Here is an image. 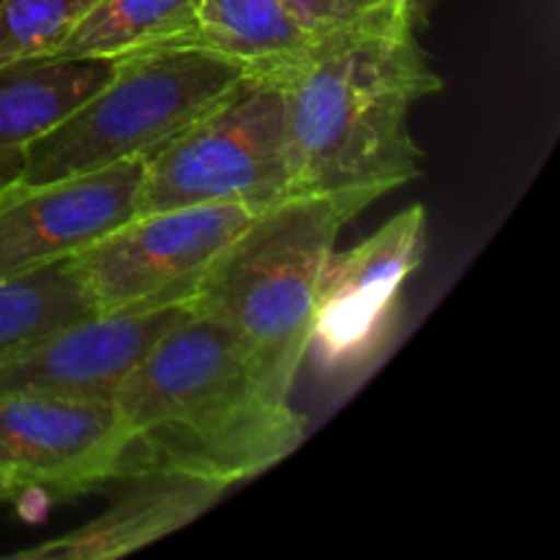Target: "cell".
Segmentation results:
<instances>
[{
  "instance_id": "8fae6325",
  "label": "cell",
  "mask_w": 560,
  "mask_h": 560,
  "mask_svg": "<svg viewBox=\"0 0 560 560\" xmlns=\"http://www.w3.org/2000/svg\"><path fill=\"white\" fill-rule=\"evenodd\" d=\"M126 490L91 523L49 539L44 545L14 552L33 560H115L131 556L222 501L230 485L184 470H145L124 479Z\"/></svg>"
},
{
  "instance_id": "6da1fadb",
  "label": "cell",
  "mask_w": 560,
  "mask_h": 560,
  "mask_svg": "<svg viewBox=\"0 0 560 560\" xmlns=\"http://www.w3.org/2000/svg\"><path fill=\"white\" fill-rule=\"evenodd\" d=\"M129 435L120 481L145 470H184L233 487L282 463L306 419L262 386L252 350L222 323H175L115 388Z\"/></svg>"
},
{
  "instance_id": "30bf717a",
  "label": "cell",
  "mask_w": 560,
  "mask_h": 560,
  "mask_svg": "<svg viewBox=\"0 0 560 560\" xmlns=\"http://www.w3.org/2000/svg\"><path fill=\"white\" fill-rule=\"evenodd\" d=\"M186 315V301H162L69 323L0 359V397L58 394L113 399L142 355Z\"/></svg>"
},
{
  "instance_id": "52a82bcc",
  "label": "cell",
  "mask_w": 560,
  "mask_h": 560,
  "mask_svg": "<svg viewBox=\"0 0 560 560\" xmlns=\"http://www.w3.org/2000/svg\"><path fill=\"white\" fill-rule=\"evenodd\" d=\"M427 211L410 206L342 255H331L317 290L310 350L323 375L359 377L386 353L402 288L424 262Z\"/></svg>"
},
{
  "instance_id": "9c48e42d",
  "label": "cell",
  "mask_w": 560,
  "mask_h": 560,
  "mask_svg": "<svg viewBox=\"0 0 560 560\" xmlns=\"http://www.w3.org/2000/svg\"><path fill=\"white\" fill-rule=\"evenodd\" d=\"M145 156L0 189V282L69 260L140 213Z\"/></svg>"
},
{
  "instance_id": "5bb4252c",
  "label": "cell",
  "mask_w": 560,
  "mask_h": 560,
  "mask_svg": "<svg viewBox=\"0 0 560 560\" xmlns=\"http://www.w3.org/2000/svg\"><path fill=\"white\" fill-rule=\"evenodd\" d=\"M202 0H96L49 55L107 58L167 44H189L197 33Z\"/></svg>"
},
{
  "instance_id": "7a4b0ae2",
  "label": "cell",
  "mask_w": 560,
  "mask_h": 560,
  "mask_svg": "<svg viewBox=\"0 0 560 560\" xmlns=\"http://www.w3.org/2000/svg\"><path fill=\"white\" fill-rule=\"evenodd\" d=\"M293 195L399 189L421 173L410 109L443 88L413 31L372 27L317 38L279 77Z\"/></svg>"
},
{
  "instance_id": "e0dca14e",
  "label": "cell",
  "mask_w": 560,
  "mask_h": 560,
  "mask_svg": "<svg viewBox=\"0 0 560 560\" xmlns=\"http://www.w3.org/2000/svg\"><path fill=\"white\" fill-rule=\"evenodd\" d=\"M284 5L315 42L392 25V0H284Z\"/></svg>"
},
{
  "instance_id": "d6986e66",
  "label": "cell",
  "mask_w": 560,
  "mask_h": 560,
  "mask_svg": "<svg viewBox=\"0 0 560 560\" xmlns=\"http://www.w3.org/2000/svg\"><path fill=\"white\" fill-rule=\"evenodd\" d=\"M22 492H27L25 487L22 485H16L14 479H9V476H3L0 474V503H5V501H14L16 495H22Z\"/></svg>"
},
{
  "instance_id": "9a60e30c",
  "label": "cell",
  "mask_w": 560,
  "mask_h": 560,
  "mask_svg": "<svg viewBox=\"0 0 560 560\" xmlns=\"http://www.w3.org/2000/svg\"><path fill=\"white\" fill-rule=\"evenodd\" d=\"M98 315L69 260L0 282V359L14 350Z\"/></svg>"
},
{
  "instance_id": "8992f818",
  "label": "cell",
  "mask_w": 560,
  "mask_h": 560,
  "mask_svg": "<svg viewBox=\"0 0 560 560\" xmlns=\"http://www.w3.org/2000/svg\"><path fill=\"white\" fill-rule=\"evenodd\" d=\"M268 206L206 202L137 213L69 257L96 312L186 301L213 257Z\"/></svg>"
},
{
  "instance_id": "2e32d148",
  "label": "cell",
  "mask_w": 560,
  "mask_h": 560,
  "mask_svg": "<svg viewBox=\"0 0 560 560\" xmlns=\"http://www.w3.org/2000/svg\"><path fill=\"white\" fill-rule=\"evenodd\" d=\"M96 0H0V66L49 55Z\"/></svg>"
},
{
  "instance_id": "ba28073f",
  "label": "cell",
  "mask_w": 560,
  "mask_h": 560,
  "mask_svg": "<svg viewBox=\"0 0 560 560\" xmlns=\"http://www.w3.org/2000/svg\"><path fill=\"white\" fill-rule=\"evenodd\" d=\"M126 441L113 399L0 397V474L25 490L74 495L120 481Z\"/></svg>"
},
{
  "instance_id": "3957f363",
  "label": "cell",
  "mask_w": 560,
  "mask_h": 560,
  "mask_svg": "<svg viewBox=\"0 0 560 560\" xmlns=\"http://www.w3.org/2000/svg\"><path fill=\"white\" fill-rule=\"evenodd\" d=\"M381 197L377 189L282 197L213 257L186 299L189 312L222 323L252 350L271 397L290 402L339 233Z\"/></svg>"
},
{
  "instance_id": "ac0fdd59",
  "label": "cell",
  "mask_w": 560,
  "mask_h": 560,
  "mask_svg": "<svg viewBox=\"0 0 560 560\" xmlns=\"http://www.w3.org/2000/svg\"><path fill=\"white\" fill-rule=\"evenodd\" d=\"M432 0H392V25L397 31H413L427 22Z\"/></svg>"
},
{
  "instance_id": "277c9868",
  "label": "cell",
  "mask_w": 560,
  "mask_h": 560,
  "mask_svg": "<svg viewBox=\"0 0 560 560\" xmlns=\"http://www.w3.org/2000/svg\"><path fill=\"white\" fill-rule=\"evenodd\" d=\"M249 71L200 44H167L118 60L113 77L33 142L11 184H44L151 156L224 102Z\"/></svg>"
},
{
  "instance_id": "4fadbf2b",
  "label": "cell",
  "mask_w": 560,
  "mask_h": 560,
  "mask_svg": "<svg viewBox=\"0 0 560 560\" xmlns=\"http://www.w3.org/2000/svg\"><path fill=\"white\" fill-rule=\"evenodd\" d=\"M189 44L228 55L249 74L279 80L306 58L315 38L295 22L284 0H202Z\"/></svg>"
},
{
  "instance_id": "5b68a950",
  "label": "cell",
  "mask_w": 560,
  "mask_h": 560,
  "mask_svg": "<svg viewBox=\"0 0 560 560\" xmlns=\"http://www.w3.org/2000/svg\"><path fill=\"white\" fill-rule=\"evenodd\" d=\"M288 195L282 80L246 74L222 104L145 156L140 213L206 202L273 206Z\"/></svg>"
},
{
  "instance_id": "7c38bea8",
  "label": "cell",
  "mask_w": 560,
  "mask_h": 560,
  "mask_svg": "<svg viewBox=\"0 0 560 560\" xmlns=\"http://www.w3.org/2000/svg\"><path fill=\"white\" fill-rule=\"evenodd\" d=\"M118 60L42 58L0 66V189L20 175L33 142L113 77Z\"/></svg>"
}]
</instances>
